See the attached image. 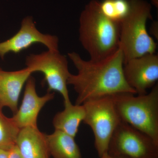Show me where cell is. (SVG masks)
I'll list each match as a JSON object with an SVG mask.
<instances>
[{
  "label": "cell",
  "instance_id": "6da1fadb",
  "mask_svg": "<svg viewBox=\"0 0 158 158\" xmlns=\"http://www.w3.org/2000/svg\"><path fill=\"white\" fill-rule=\"evenodd\" d=\"M68 55L78 72L76 75L70 73L67 81L77 94L75 104L117 94H136L125 79L124 57L120 48L110 56L97 61H86L75 52Z\"/></svg>",
  "mask_w": 158,
  "mask_h": 158
},
{
  "label": "cell",
  "instance_id": "7a4b0ae2",
  "mask_svg": "<svg viewBox=\"0 0 158 158\" xmlns=\"http://www.w3.org/2000/svg\"><path fill=\"white\" fill-rule=\"evenodd\" d=\"M79 23V40L90 60L106 59L119 48L120 23L102 14L99 1L91 0L86 5Z\"/></svg>",
  "mask_w": 158,
  "mask_h": 158
},
{
  "label": "cell",
  "instance_id": "3957f363",
  "mask_svg": "<svg viewBox=\"0 0 158 158\" xmlns=\"http://www.w3.org/2000/svg\"><path fill=\"white\" fill-rule=\"evenodd\" d=\"M130 10L120 23L119 48L124 62L148 54L156 53L157 44L150 36L147 22L152 19V6L145 0H129Z\"/></svg>",
  "mask_w": 158,
  "mask_h": 158
},
{
  "label": "cell",
  "instance_id": "277c9868",
  "mask_svg": "<svg viewBox=\"0 0 158 158\" xmlns=\"http://www.w3.org/2000/svg\"><path fill=\"white\" fill-rule=\"evenodd\" d=\"M121 121L147 135L158 144V85L149 93L112 95Z\"/></svg>",
  "mask_w": 158,
  "mask_h": 158
},
{
  "label": "cell",
  "instance_id": "5b68a950",
  "mask_svg": "<svg viewBox=\"0 0 158 158\" xmlns=\"http://www.w3.org/2000/svg\"><path fill=\"white\" fill-rule=\"evenodd\" d=\"M82 105L85 112L83 122L93 131L94 146L101 158L108 153L110 140L121 119L112 95L89 100Z\"/></svg>",
  "mask_w": 158,
  "mask_h": 158
},
{
  "label": "cell",
  "instance_id": "8992f818",
  "mask_svg": "<svg viewBox=\"0 0 158 158\" xmlns=\"http://www.w3.org/2000/svg\"><path fill=\"white\" fill-rule=\"evenodd\" d=\"M26 65L32 73L40 72L44 75V81L48 85V92L56 91L62 95L64 104L71 102L67 88L70 72L67 58L59 51L48 50L26 57Z\"/></svg>",
  "mask_w": 158,
  "mask_h": 158
},
{
  "label": "cell",
  "instance_id": "52a82bcc",
  "mask_svg": "<svg viewBox=\"0 0 158 158\" xmlns=\"http://www.w3.org/2000/svg\"><path fill=\"white\" fill-rule=\"evenodd\" d=\"M108 153L118 158H158V144L146 134L121 121L111 138Z\"/></svg>",
  "mask_w": 158,
  "mask_h": 158
},
{
  "label": "cell",
  "instance_id": "ba28073f",
  "mask_svg": "<svg viewBox=\"0 0 158 158\" xmlns=\"http://www.w3.org/2000/svg\"><path fill=\"white\" fill-rule=\"evenodd\" d=\"M59 42L57 36L40 32L33 18L28 16L23 19L20 29L16 34L0 43V57L3 60L9 52L19 53L37 43L43 44L49 50L59 51Z\"/></svg>",
  "mask_w": 158,
  "mask_h": 158
},
{
  "label": "cell",
  "instance_id": "9c48e42d",
  "mask_svg": "<svg viewBox=\"0 0 158 158\" xmlns=\"http://www.w3.org/2000/svg\"><path fill=\"white\" fill-rule=\"evenodd\" d=\"M123 72L126 81L137 94H145L157 84L158 56L148 54L124 62Z\"/></svg>",
  "mask_w": 158,
  "mask_h": 158
},
{
  "label": "cell",
  "instance_id": "30bf717a",
  "mask_svg": "<svg viewBox=\"0 0 158 158\" xmlns=\"http://www.w3.org/2000/svg\"><path fill=\"white\" fill-rule=\"evenodd\" d=\"M55 93L48 92L40 97L36 90L35 79L31 76L26 83L22 103L17 113L11 118L19 129L37 127V119L40 110L47 102L54 98Z\"/></svg>",
  "mask_w": 158,
  "mask_h": 158
},
{
  "label": "cell",
  "instance_id": "8fae6325",
  "mask_svg": "<svg viewBox=\"0 0 158 158\" xmlns=\"http://www.w3.org/2000/svg\"><path fill=\"white\" fill-rule=\"evenodd\" d=\"M32 73L27 68L15 71H6L0 68V108L8 107L14 114L24 85Z\"/></svg>",
  "mask_w": 158,
  "mask_h": 158
},
{
  "label": "cell",
  "instance_id": "7c38bea8",
  "mask_svg": "<svg viewBox=\"0 0 158 158\" xmlns=\"http://www.w3.org/2000/svg\"><path fill=\"white\" fill-rule=\"evenodd\" d=\"M16 145L23 158H50L46 135L37 127L20 129Z\"/></svg>",
  "mask_w": 158,
  "mask_h": 158
},
{
  "label": "cell",
  "instance_id": "4fadbf2b",
  "mask_svg": "<svg viewBox=\"0 0 158 158\" xmlns=\"http://www.w3.org/2000/svg\"><path fill=\"white\" fill-rule=\"evenodd\" d=\"M85 112L83 105L64 104L63 111L54 116L53 124L55 130L61 131L75 138L81 123L85 118Z\"/></svg>",
  "mask_w": 158,
  "mask_h": 158
},
{
  "label": "cell",
  "instance_id": "5bb4252c",
  "mask_svg": "<svg viewBox=\"0 0 158 158\" xmlns=\"http://www.w3.org/2000/svg\"><path fill=\"white\" fill-rule=\"evenodd\" d=\"M46 137L50 154L53 158H82L74 138L56 130L51 135H46Z\"/></svg>",
  "mask_w": 158,
  "mask_h": 158
},
{
  "label": "cell",
  "instance_id": "9a60e30c",
  "mask_svg": "<svg viewBox=\"0 0 158 158\" xmlns=\"http://www.w3.org/2000/svg\"><path fill=\"white\" fill-rule=\"evenodd\" d=\"M102 14L109 19L120 23L130 10L129 0H103L99 2Z\"/></svg>",
  "mask_w": 158,
  "mask_h": 158
},
{
  "label": "cell",
  "instance_id": "2e32d148",
  "mask_svg": "<svg viewBox=\"0 0 158 158\" xmlns=\"http://www.w3.org/2000/svg\"><path fill=\"white\" fill-rule=\"evenodd\" d=\"M20 130L11 118L4 116L0 108V148L9 150L16 144Z\"/></svg>",
  "mask_w": 158,
  "mask_h": 158
},
{
  "label": "cell",
  "instance_id": "e0dca14e",
  "mask_svg": "<svg viewBox=\"0 0 158 158\" xmlns=\"http://www.w3.org/2000/svg\"><path fill=\"white\" fill-rule=\"evenodd\" d=\"M9 158H23L16 144L13 145L8 150Z\"/></svg>",
  "mask_w": 158,
  "mask_h": 158
},
{
  "label": "cell",
  "instance_id": "ac0fdd59",
  "mask_svg": "<svg viewBox=\"0 0 158 158\" xmlns=\"http://www.w3.org/2000/svg\"><path fill=\"white\" fill-rule=\"evenodd\" d=\"M150 33L156 39L158 38V21H153L150 27Z\"/></svg>",
  "mask_w": 158,
  "mask_h": 158
},
{
  "label": "cell",
  "instance_id": "d6986e66",
  "mask_svg": "<svg viewBox=\"0 0 158 158\" xmlns=\"http://www.w3.org/2000/svg\"><path fill=\"white\" fill-rule=\"evenodd\" d=\"M0 158H9L8 150L0 148Z\"/></svg>",
  "mask_w": 158,
  "mask_h": 158
},
{
  "label": "cell",
  "instance_id": "ffe728a7",
  "mask_svg": "<svg viewBox=\"0 0 158 158\" xmlns=\"http://www.w3.org/2000/svg\"><path fill=\"white\" fill-rule=\"evenodd\" d=\"M100 158H118L114 157L112 156H110L108 153H107L105 154L104 155L102 156Z\"/></svg>",
  "mask_w": 158,
  "mask_h": 158
},
{
  "label": "cell",
  "instance_id": "44dd1931",
  "mask_svg": "<svg viewBox=\"0 0 158 158\" xmlns=\"http://www.w3.org/2000/svg\"><path fill=\"white\" fill-rule=\"evenodd\" d=\"M152 3L156 7L158 8V0H151Z\"/></svg>",
  "mask_w": 158,
  "mask_h": 158
}]
</instances>
